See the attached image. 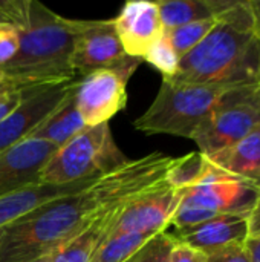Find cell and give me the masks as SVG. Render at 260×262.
<instances>
[{"mask_svg": "<svg viewBox=\"0 0 260 262\" xmlns=\"http://www.w3.org/2000/svg\"><path fill=\"white\" fill-rule=\"evenodd\" d=\"M0 21H3V12H2V0H0Z\"/></svg>", "mask_w": 260, "mask_h": 262, "instance_id": "836d02e7", "label": "cell"}, {"mask_svg": "<svg viewBox=\"0 0 260 262\" xmlns=\"http://www.w3.org/2000/svg\"><path fill=\"white\" fill-rule=\"evenodd\" d=\"M135 198V196H133ZM123 200L109 207H106L101 213H98L87 227L80 232L74 239L58 249L55 253L51 255L52 262H92L97 256L101 246L109 239L112 235L116 221L124 209V206L133 200Z\"/></svg>", "mask_w": 260, "mask_h": 262, "instance_id": "9a60e30c", "label": "cell"}, {"mask_svg": "<svg viewBox=\"0 0 260 262\" xmlns=\"http://www.w3.org/2000/svg\"><path fill=\"white\" fill-rule=\"evenodd\" d=\"M231 89L236 88L185 84L162 78L153 103L133 124L149 135L166 134L192 140Z\"/></svg>", "mask_w": 260, "mask_h": 262, "instance_id": "277c9868", "label": "cell"}, {"mask_svg": "<svg viewBox=\"0 0 260 262\" xmlns=\"http://www.w3.org/2000/svg\"><path fill=\"white\" fill-rule=\"evenodd\" d=\"M31 262H52V261H51V256H43V258H40V259H35V261H31Z\"/></svg>", "mask_w": 260, "mask_h": 262, "instance_id": "d6a6232c", "label": "cell"}, {"mask_svg": "<svg viewBox=\"0 0 260 262\" xmlns=\"http://www.w3.org/2000/svg\"><path fill=\"white\" fill-rule=\"evenodd\" d=\"M248 233L250 236H260V198L248 216Z\"/></svg>", "mask_w": 260, "mask_h": 262, "instance_id": "f1b7e54d", "label": "cell"}, {"mask_svg": "<svg viewBox=\"0 0 260 262\" xmlns=\"http://www.w3.org/2000/svg\"><path fill=\"white\" fill-rule=\"evenodd\" d=\"M210 172V163L201 152H192L175 158L166 180L178 190H185L202 184Z\"/></svg>", "mask_w": 260, "mask_h": 262, "instance_id": "ffe728a7", "label": "cell"}, {"mask_svg": "<svg viewBox=\"0 0 260 262\" xmlns=\"http://www.w3.org/2000/svg\"><path fill=\"white\" fill-rule=\"evenodd\" d=\"M152 236V233H112L101 246L92 262H126L139 250Z\"/></svg>", "mask_w": 260, "mask_h": 262, "instance_id": "44dd1931", "label": "cell"}, {"mask_svg": "<svg viewBox=\"0 0 260 262\" xmlns=\"http://www.w3.org/2000/svg\"><path fill=\"white\" fill-rule=\"evenodd\" d=\"M32 84L11 83L0 91V123L20 104Z\"/></svg>", "mask_w": 260, "mask_h": 262, "instance_id": "484cf974", "label": "cell"}, {"mask_svg": "<svg viewBox=\"0 0 260 262\" xmlns=\"http://www.w3.org/2000/svg\"><path fill=\"white\" fill-rule=\"evenodd\" d=\"M143 58L126 54L115 21L78 20L72 51V69L77 77H84L103 69H138Z\"/></svg>", "mask_w": 260, "mask_h": 262, "instance_id": "ba28073f", "label": "cell"}, {"mask_svg": "<svg viewBox=\"0 0 260 262\" xmlns=\"http://www.w3.org/2000/svg\"><path fill=\"white\" fill-rule=\"evenodd\" d=\"M136 69H103L78 80L77 109L86 126L109 123L127 104V83Z\"/></svg>", "mask_w": 260, "mask_h": 262, "instance_id": "30bf717a", "label": "cell"}, {"mask_svg": "<svg viewBox=\"0 0 260 262\" xmlns=\"http://www.w3.org/2000/svg\"><path fill=\"white\" fill-rule=\"evenodd\" d=\"M179 55L164 34L150 46L147 54L143 57V61L150 63L162 74V78H172L176 74L179 68Z\"/></svg>", "mask_w": 260, "mask_h": 262, "instance_id": "603a6c76", "label": "cell"}, {"mask_svg": "<svg viewBox=\"0 0 260 262\" xmlns=\"http://www.w3.org/2000/svg\"><path fill=\"white\" fill-rule=\"evenodd\" d=\"M12 81H8V80H0V91L3 89V88H6L8 84H11Z\"/></svg>", "mask_w": 260, "mask_h": 262, "instance_id": "1f68e13d", "label": "cell"}, {"mask_svg": "<svg viewBox=\"0 0 260 262\" xmlns=\"http://www.w3.org/2000/svg\"><path fill=\"white\" fill-rule=\"evenodd\" d=\"M207 160L227 178L260 186V126L230 149Z\"/></svg>", "mask_w": 260, "mask_h": 262, "instance_id": "e0dca14e", "label": "cell"}, {"mask_svg": "<svg viewBox=\"0 0 260 262\" xmlns=\"http://www.w3.org/2000/svg\"><path fill=\"white\" fill-rule=\"evenodd\" d=\"M57 150L48 141L28 138L0 152V198L41 184V172Z\"/></svg>", "mask_w": 260, "mask_h": 262, "instance_id": "7c38bea8", "label": "cell"}, {"mask_svg": "<svg viewBox=\"0 0 260 262\" xmlns=\"http://www.w3.org/2000/svg\"><path fill=\"white\" fill-rule=\"evenodd\" d=\"M250 6H251V11H253L254 28H256V34H257V40H259L260 46V0H250Z\"/></svg>", "mask_w": 260, "mask_h": 262, "instance_id": "4dcf8cb0", "label": "cell"}, {"mask_svg": "<svg viewBox=\"0 0 260 262\" xmlns=\"http://www.w3.org/2000/svg\"><path fill=\"white\" fill-rule=\"evenodd\" d=\"M175 246L176 238L166 230L152 236L126 262H169Z\"/></svg>", "mask_w": 260, "mask_h": 262, "instance_id": "cb8c5ba5", "label": "cell"}, {"mask_svg": "<svg viewBox=\"0 0 260 262\" xmlns=\"http://www.w3.org/2000/svg\"><path fill=\"white\" fill-rule=\"evenodd\" d=\"M236 0H159L158 8L164 29L187 23L218 18Z\"/></svg>", "mask_w": 260, "mask_h": 262, "instance_id": "ac0fdd59", "label": "cell"}, {"mask_svg": "<svg viewBox=\"0 0 260 262\" xmlns=\"http://www.w3.org/2000/svg\"><path fill=\"white\" fill-rule=\"evenodd\" d=\"M176 241L204 253L205 256L233 244H245L248 239V216H219L190 229L172 233Z\"/></svg>", "mask_w": 260, "mask_h": 262, "instance_id": "5bb4252c", "label": "cell"}, {"mask_svg": "<svg viewBox=\"0 0 260 262\" xmlns=\"http://www.w3.org/2000/svg\"><path fill=\"white\" fill-rule=\"evenodd\" d=\"M216 18L211 20H202V21H195V23H187L182 26H176L172 29H164V35L169 38L170 45L176 51V54L184 57L188 54L193 48H196L211 31L215 26Z\"/></svg>", "mask_w": 260, "mask_h": 262, "instance_id": "7402d4cb", "label": "cell"}, {"mask_svg": "<svg viewBox=\"0 0 260 262\" xmlns=\"http://www.w3.org/2000/svg\"><path fill=\"white\" fill-rule=\"evenodd\" d=\"M98 180L100 178H87L69 184H37L15 192L9 196L0 198V227L26 215L28 212L37 209L48 201L84 190Z\"/></svg>", "mask_w": 260, "mask_h": 262, "instance_id": "2e32d148", "label": "cell"}, {"mask_svg": "<svg viewBox=\"0 0 260 262\" xmlns=\"http://www.w3.org/2000/svg\"><path fill=\"white\" fill-rule=\"evenodd\" d=\"M184 190L175 189L167 180L141 192L130 200L112 233H152L166 232L182 200Z\"/></svg>", "mask_w": 260, "mask_h": 262, "instance_id": "8fae6325", "label": "cell"}, {"mask_svg": "<svg viewBox=\"0 0 260 262\" xmlns=\"http://www.w3.org/2000/svg\"><path fill=\"white\" fill-rule=\"evenodd\" d=\"M87 127L77 109L75 92L31 135V138L48 141L58 149Z\"/></svg>", "mask_w": 260, "mask_h": 262, "instance_id": "d6986e66", "label": "cell"}, {"mask_svg": "<svg viewBox=\"0 0 260 262\" xmlns=\"http://www.w3.org/2000/svg\"><path fill=\"white\" fill-rule=\"evenodd\" d=\"M260 126L259 86L231 89L192 140L204 157L218 155Z\"/></svg>", "mask_w": 260, "mask_h": 262, "instance_id": "52a82bcc", "label": "cell"}, {"mask_svg": "<svg viewBox=\"0 0 260 262\" xmlns=\"http://www.w3.org/2000/svg\"><path fill=\"white\" fill-rule=\"evenodd\" d=\"M129 161L118 149L109 123L87 126L49 160L41 172V184H69L101 178Z\"/></svg>", "mask_w": 260, "mask_h": 262, "instance_id": "5b68a950", "label": "cell"}, {"mask_svg": "<svg viewBox=\"0 0 260 262\" xmlns=\"http://www.w3.org/2000/svg\"><path fill=\"white\" fill-rule=\"evenodd\" d=\"M18 29L9 21H0V68L8 64L18 52Z\"/></svg>", "mask_w": 260, "mask_h": 262, "instance_id": "d4e9b609", "label": "cell"}, {"mask_svg": "<svg viewBox=\"0 0 260 262\" xmlns=\"http://www.w3.org/2000/svg\"><path fill=\"white\" fill-rule=\"evenodd\" d=\"M259 92H260V86H259Z\"/></svg>", "mask_w": 260, "mask_h": 262, "instance_id": "e575fe53", "label": "cell"}, {"mask_svg": "<svg viewBox=\"0 0 260 262\" xmlns=\"http://www.w3.org/2000/svg\"><path fill=\"white\" fill-rule=\"evenodd\" d=\"M245 247L250 253L251 262H260V236H250L245 241Z\"/></svg>", "mask_w": 260, "mask_h": 262, "instance_id": "f546056e", "label": "cell"}, {"mask_svg": "<svg viewBox=\"0 0 260 262\" xmlns=\"http://www.w3.org/2000/svg\"><path fill=\"white\" fill-rule=\"evenodd\" d=\"M80 78L32 84L20 104L0 123V152L31 138L75 92Z\"/></svg>", "mask_w": 260, "mask_h": 262, "instance_id": "9c48e42d", "label": "cell"}, {"mask_svg": "<svg viewBox=\"0 0 260 262\" xmlns=\"http://www.w3.org/2000/svg\"><path fill=\"white\" fill-rule=\"evenodd\" d=\"M175 157L161 152L130 160L84 190L48 201L0 227V262H31L51 256L106 207L133 198L166 180Z\"/></svg>", "mask_w": 260, "mask_h": 262, "instance_id": "6da1fadb", "label": "cell"}, {"mask_svg": "<svg viewBox=\"0 0 260 262\" xmlns=\"http://www.w3.org/2000/svg\"><path fill=\"white\" fill-rule=\"evenodd\" d=\"M3 21L18 29L17 55L0 68V80L38 84L80 78L72 69L78 20H70L37 0H2Z\"/></svg>", "mask_w": 260, "mask_h": 262, "instance_id": "3957f363", "label": "cell"}, {"mask_svg": "<svg viewBox=\"0 0 260 262\" xmlns=\"http://www.w3.org/2000/svg\"><path fill=\"white\" fill-rule=\"evenodd\" d=\"M113 21L126 54L136 58H143L150 46L164 34L156 2H127Z\"/></svg>", "mask_w": 260, "mask_h": 262, "instance_id": "4fadbf2b", "label": "cell"}, {"mask_svg": "<svg viewBox=\"0 0 260 262\" xmlns=\"http://www.w3.org/2000/svg\"><path fill=\"white\" fill-rule=\"evenodd\" d=\"M205 262H251L245 244H233L207 255Z\"/></svg>", "mask_w": 260, "mask_h": 262, "instance_id": "4316f807", "label": "cell"}, {"mask_svg": "<svg viewBox=\"0 0 260 262\" xmlns=\"http://www.w3.org/2000/svg\"><path fill=\"white\" fill-rule=\"evenodd\" d=\"M260 186L241 180H218L185 189L170 226L184 230L219 216H250Z\"/></svg>", "mask_w": 260, "mask_h": 262, "instance_id": "8992f818", "label": "cell"}, {"mask_svg": "<svg viewBox=\"0 0 260 262\" xmlns=\"http://www.w3.org/2000/svg\"><path fill=\"white\" fill-rule=\"evenodd\" d=\"M207 256L198 250H193L192 247L176 241L175 249L172 250L170 261L169 262H205Z\"/></svg>", "mask_w": 260, "mask_h": 262, "instance_id": "83f0119b", "label": "cell"}, {"mask_svg": "<svg viewBox=\"0 0 260 262\" xmlns=\"http://www.w3.org/2000/svg\"><path fill=\"white\" fill-rule=\"evenodd\" d=\"M173 83L222 88L260 86V46L250 0H236L207 37L181 57Z\"/></svg>", "mask_w": 260, "mask_h": 262, "instance_id": "7a4b0ae2", "label": "cell"}]
</instances>
